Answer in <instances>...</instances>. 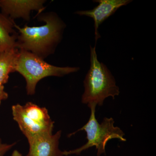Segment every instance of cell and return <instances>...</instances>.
Masks as SVG:
<instances>
[{"label":"cell","instance_id":"cell-1","mask_svg":"<svg viewBox=\"0 0 156 156\" xmlns=\"http://www.w3.org/2000/svg\"><path fill=\"white\" fill-rule=\"evenodd\" d=\"M38 20L45 24L39 27L25 25L22 28L14 24L18 31L16 44L19 50L28 51L44 59L55 52L66 25L53 12L39 14Z\"/></svg>","mask_w":156,"mask_h":156},{"label":"cell","instance_id":"cell-2","mask_svg":"<svg viewBox=\"0 0 156 156\" xmlns=\"http://www.w3.org/2000/svg\"><path fill=\"white\" fill-rule=\"evenodd\" d=\"M90 66L84 80L82 102L101 106L106 98L114 99L119 94L114 77L105 65L98 59L96 48L90 46Z\"/></svg>","mask_w":156,"mask_h":156},{"label":"cell","instance_id":"cell-3","mask_svg":"<svg viewBox=\"0 0 156 156\" xmlns=\"http://www.w3.org/2000/svg\"><path fill=\"white\" fill-rule=\"evenodd\" d=\"M80 69L78 67L55 66L34 53L19 50L14 72L19 73L25 79L27 94L32 95L35 93L37 84L42 79L48 76H63Z\"/></svg>","mask_w":156,"mask_h":156},{"label":"cell","instance_id":"cell-4","mask_svg":"<svg viewBox=\"0 0 156 156\" xmlns=\"http://www.w3.org/2000/svg\"><path fill=\"white\" fill-rule=\"evenodd\" d=\"M96 105H90L88 107L91 109V115L88 122L78 131L69 134L74 135L79 131H84L87 133V142L80 147L73 150L64 151L63 156L71 154L80 155L82 151L95 146L97 150V156L105 154V147L110 140L117 139L125 142V133L119 127L114 126V120L112 118H104L101 123L98 122L95 117Z\"/></svg>","mask_w":156,"mask_h":156},{"label":"cell","instance_id":"cell-5","mask_svg":"<svg viewBox=\"0 0 156 156\" xmlns=\"http://www.w3.org/2000/svg\"><path fill=\"white\" fill-rule=\"evenodd\" d=\"M13 119L27 139L36 135L53 133L54 122L48 109L33 102L12 106Z\"/></svg>","mask_w":156,"mask_h":156},{"label":"cell","instance_id":"cell-6","mask_svg":"<svg viewBox=\"0 0 156 156\" xmlns=\"http://www.w3.org/2000/svg\"><path fill=\"white\" fill-rule=\"evenodd\" d=\"M44 0H0L2 14L12 20L22 18L27 21L30 20L32 11H38V14L46 7Z\"/></svg>","mask_w":156,"mask_h":156},{"label":"cell","instance_id":"cell-7","mask_svg":"<svg viewBox=\"0 0 156 156\" xmlns=\"http://www.w3.org/2000/svg\"><path fill=\"white\" fill-rule=\"evenodd\" d=\"M132 1L131 0H96L93 1L98 3L94 9L86 11H80L75 14L80 16L91 17L94 21L95 40L97 42L100 38L98 28L101 23L109 17L114 14L119 9L126 6Z\"/></svg>","mask_w":156,"mask_h":156},{"label":"cell","instance_id":"cell-8","mask_svg":"<svg viewBox=\"0 0 156 156\" xmlns=\"http://www.w3.org/2000/svg\"><path fill=\"white\" fill-rule=\"evenodd\" d=\"M61 131L55 133L39 134L27 139L29 145L26 156H63L58 148Z\"/></svg>","mask_w":156,"mask_h":156},{"label":"cell","instance_id":"cell-9","mask_svg":"<svg viewBox=\"0 0 156 156\" xmlns=\"http://www.w3.org/2000/svg\"><path fill=\"white\" fill-rule=\"evenodd\" d=\"M14 20L0 13V53L17 48V34Z\"/></svg>","mask_w":156,"mask_h":156},{"label":"cell","instance_id":"cell-10","mask_svg":"<svg viewBox=\"0 0 156 156\" xmlns=\"http://www.w3.org/2000/svg\"><path fill=\"white\" fill-rule=\"evenodd\" d=\"M19 50L14 48L0 53V84L8 83L9 74L14 72Z\"/></svg>","mask_w":156,"mask_h":156},{"label":"cell","instance_id":"cell-11","mask_svg":"<svg viewBox=\"0 0 156 156\" xmlns=\"http://www.w3.org/2000/svg\"><path fill=\"white\" fill-rule=\"evenodd\" d=\"M15 145V143L11 144L3 143L0 138V156H4L7 152L9 151Z\"/></svg>","mask_w":156,"mask_h":156},{"label":"cell","instance_id":"cell-12","mask_svg":"<svg viewBox=\"0 0 156 156\" xmlns=\"http://www.w3.org/2000/svg\"><path fill=\"white\" fill-rule=\"evenodd\" d=\"M4 88V85L0 84V105L2 101L6 100L9 97V94L5 91Z\"/></svg>","mask_w":156,"mask_h":156},{"label":"cell","instance_id":"cell-13","mask_svg":"<svg viewBox=\"0 0 156 156\" xmlns=\"http://www.w3.org/2000/svg\"><path fill=\"white\" fill-rule=\"evenodd\" d=\"M12 156H22V155L18 151H14L12 154Z\"/></svg>","mask_w":156,"mask_h":156}]
</instances>
